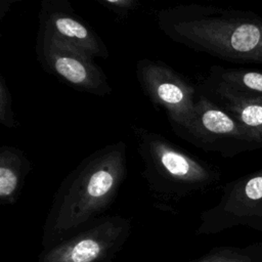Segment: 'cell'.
<instances>
[{
  "label": "cell",
  "instance_id": "10",
  "mask_svg": "<svg viewBox=\"0 0 262 262\" xmlns=\"http://www.w3.org/2000/svg\"><path fill=\"white\" fill-rule=\"evenodd\" d=\"M196 87L262 142V95L237 91L209 75Z\"/></svg>",
  "mask_w": 262,
  "mask_h": 262
},
{
  "label": "cell",
  "instance_id": "11",
  "mask_svg": "<svg viewBox=\"0 0 262 262\" xmlns=\"http://www.w3.org/2000/svg\"><path fill=\"white\" fill-rule=\"evenodd\" d=\"M33 165L24 150L11 145L0 148V203L14 205Z\"/></svg>",
  "mask_w": 262,
  "mask_h": 262
},
{
  "label": "cell",
  "instance_id": "14",
  "mask_svg": "<svg viewBox=\"0 0 262 262\" xmlns=\"http://www.w3.org/2000/svg\"><path fill=\"white\" fill-rule=\"evenodd\" d=\"M0 123L6 128L18 126L12 110L11 93L3 75H0Z\"/></svg>",
  "mask_w": 262,
  "mask_h": 262
},
{
  "label": "cell",
  "instance_id": "8",
  "mask_svg": "<svg viewBox=\"0 0 262 262\" xmlns=\"http://www.w3.org/2000/svg\"><path fill=\"white\" fill-rule=\"evenodd\" d=\"M36 54L44 71L78 91L97 96L112 92L106 75L91 57L51 35L38 31Z\"/></svg>",
  "mask_w": 262,
  "mask_h": 262
},
{
  "label": "cell",
  "instance_id": "1",
  "mask_svg": "<svg viewBox=\"0 0 262 262\" xmlns=\"http://www.w3.org/2000/svg\"><path fill=\"white\" fill-rule=\"evenodd\" d=\"M126 150L123 140L107 144L64 177L43 226V249L76 233L108 210L127 176Z\"/></svg>",
  "mask_w": 262,
  "mask_h": 262
},
{
  "label": "cell",
  "instance_id": "9",
  "mask_svg": "<svg viewBox=\"0 0 262 262\" xmlns=\"http://www.w3.org/2000/svg\"><path fill=\"white\" fill-rule=\"evenodd\" d=\"M38 31L85 53L92 59L107 58L108 49L93 28L81 18L67 0H43L38 14Z\"/></svg>",
  "mask_w": 262,
  "mask_h": 262
},
{
  "label": "cell",
  "instance_id": "15",
  "mask_svg": "<svg viewBox=\"0 0 262 262\" xmlns=\"http://www.w3.org/2000/svg\"><path fill=\"white\" fill-rule=\"evenodd\" d=\"M97 2L121 18L127 17L139 6L136 0H97Z\"/></svg>",
  "mask_w": 262,
  "mask_h": 262
},
{
  "label": "cell",
  "instance_id": "16",
  "mask_svg": "<svg viewBox=\"0 0 262 262\" xmlns=\"http://www.w3.org/2000/svg\"><path fill=\"white\" fill-rule=\"evenodd\" d=\"M13 2H15V0H2L0 2V19L4 18Z\"/></svg>",
  "mask_w": 262,
  "mask_h": 262
},
{
  "label": "cell",
  "instance_id": "3",
  "mask_svg": "<svg viewBox=\"0 0 262 262\" xmlns=\"http://www.w3.org/2000/svg\"><path fill=\"white\" fill-rule=\"evenodd\" d=\"M142 160L141 176L162 210L216 185L220 171L210 163L173 143L160 133L131 126Z\"/></svg>",
  "mask_w": 262,
  "mask_h": 262
},
{
  "label": "cell",
  "instance_id": "4",
  "mask_svg": "<svg viewBox=\"0 0 262 262\" xmlns=\"http://www.w3.org/2000/svg\"><path fill=\"white\" fill-rule=\"evenodd\" d=\"M171 128L178 137L195 147L218 152L223 158L262 148L258 137L201 92L190 118Z\"/></svg>",
  "mask_w": 262,
  "mask_h": 262
},
{
  "label": "cell",
  "instance_id": "6",
  "mask_svg": "<svg viewBox=\"0 0 262 262\" xmlns=\"http://www.w3.org/2000/svg\"><path fill=\"white\" fill-rule=\"evenodd\" d=\"M237 226L262 232V168L225 183L219 202L200 214L195 234H216Z\"/></svg>",
  "mask_w": 262,
  "mask_h": 262
},
{
  "label": "cell",
  "instance_id": "13",
  "mask_svg": "<svg viewBox=\"0 0 262 262\" xmlns=\"http://www.w3.org/2000/svg\"><path fill=\"white\" fill-rule=\"evenodd\" d=\"M187 262H262V241L244 247H215L207 254Z\"/></svg>",
  "mask_w": 262,
  "mask_h": 262
},
{
  "label": "cell",
  "instance_id": "7",
  "mask_svg": "<svg viewBox=\"0 0 262 262\" xmlns=\"http://www.w3.org/2000/svg\"><path fill=\"white\" fill-rule=\"evenodd\" d=\"M136 78L144 95L165 111L170 126L190 118L198 98V87L162 60L147 57L136 62Z\"/></svg>",
  "mask_w": 262,
  "mask_h": 262
},
{
  "label": "cell",
  "instance_id": "5",
  "mask_svg": "<svg viewBox=\"0 0 262 262\" xmlns=\"http://www.w3.org/2000/svg\"><path fill=\"white\" fill-rule=\"evenodd\" d=\"M131 219L101 216L69 237L43 249L38 262H112L126 244Z\"/></svg>",
  "mask_w": 262,
  "mask_h": 262
},
{
  "label": "cell",
  "instance_id": "2",
  "mask_svg": "<svg viewBox=\"0 0 262 262\" xmlns=\"http://www.w3.org/2000/svg\"><path fill=\"white\" fill-rule=\"evenodd\" d=\"M159 29L194 51L235 62L262 64V16L252 11L200 4L161 9Z\"/></svg>",
  "mask_w": 262,
  "mask_h": 262
},
{
  "label": "cell",
  "instance_id": "12",
  "mask_svg": "<svg viewBox=\"0 0 262 262\" xmlns=\"http://www.w3.org/2000/svg\"><path fill=\"white\" fill-rule=\"evenodd\" d=\"M208 75L227 86L249 94L262 95V69L212 66Z\"/></svg>",
  "mask_w": 262,
  "mask_h": 262
}]
</instances>
